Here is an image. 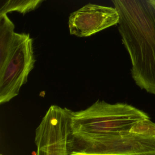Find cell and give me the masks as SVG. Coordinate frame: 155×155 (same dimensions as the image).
I'll return each instance as SVG.
<instances>
[{
  "label": "cell",
  "instance_id": "cell-1",
  "mask_svg": "<svg viewBox=\"0 0 155 155\" xmlns=\"http://www.w3.org/2000/svg\"><path fill=\"white\" fill-rule=\"evenodd\" d=\"M119 15L118 29L130 57L132 77L155 95V0H111Z\"/></svg>",
  "mask_w": 155,
  "mask_h": 155
},
{
  "label": "cell",
  "instance_id": "cell-2",
  "mask_svg": "<svg viewBox=\"0 0 155 155\" xmlns=\"http://www.w3.org/2000/svg\"><path fill=\"white\" fill-rule=\"evenodd\" d=\"M136 107L124 103L97 101L85 110L71 112L72 133L107 135L128 131L136 122L148 119Z\"/></svg>",
  "mask_w": 155,
  "mask_h": 155
},
{
  "label": "cell",
  "instance_id": "cell-3",
  "mask_svg": "<svg viewBox=\"0 0 155 155\" xmlns=\"http://www.w3.org/2000/svg\"><path fill=\"white\" fill-rule=\"evenodd\" d=\"M70 155H147L155 154V137L128 131L107 135L71 134Z\"/></svg>",
  "mask_w": 155,
  "mask_h": 155
},
{
  "label": "cell",
  "instance_id": "cell-4",
  "mask_svg": "<svg viewBox=\"0 0 155 155\" xmlns=\"http://www.w3.org/2000/svg\"><path fill=\"white\" fill-rule=\"evenodd\" d=\"M35 58L33 39L27 33H15L8 59L0 70V103H6L16 96L34 68Z\"/></svg>",
  "mask_w": 155,
  "mask_h": 155
},
{
  "label": "cell",
  "instance_id": "cell-5",
  "mask_svg": "<svg viewBox=\"0 0 155 155\" xmlns=\"http://www.w3.org/2000/svg\"><path fill=\"white\" fill-rule=\"evenodd\" d=\"M72 111L50 107L35 131L36 155H70Z\"/></svg>",
  "mask_w": 155,
  "mask_h": 155
},
{
  "label": "cell",
  "instance_id": "cell-6",
  "mask_svg": "<svg viewBox=\"0 0 155 155\" xmlns=\"http://www.w3.org/2000/svg\"><path fill=\"white\" fill-rule=\"evenodd\" d=\"M119 15L114 7L88 3L71 13L68 18L70 33L88 37L118 24Z\"/></svg>",
  "mask_w": 155,
  "mask_h": 155
},
{
  "label": "cell",
  "instance_id": "cell-7",
  "mask_svg": "<svg viewBox=\"0 0 155 155\" xmlns=\"http://www.w3.org/2000/svg\"><path fill=\"white\" fill-rule=\"evenodd\" d=\"M7 14H0V70L8 59L15 35V25Z\"/></svg>",
  "mask_w": 155,
  "mask_h": 155
},
{
  "label": "cell",
  "instance_id": "cell-8",
  "mask_svg": "<svg viewBox=\"0 0 155 155\" xmlns=\"http://www.w3.org/2000/svg\"><path fill=\"white\" fill-rule=\"evenodd\" d=\"M44 0H9L8 3L1 9L0 14L17 12L25 14L37 8Z\"/></svg>",
  "mask_w": 155,
  "mask_h": 155
},
{
  "label": "cell",
  "instance_id": "cell-9",
  "mask_svg": "<svg viewBox=\"0 0 155 155\" xmlns=\"http://www.w3.org/2000/svg\"><path fill=\"white\" fill-rule=\"evenodd\" d=\"M128 132L136 135L155 137V123L152 122L149 118L141 120L134 124Z\"/></svg>",
  "mask_w": 155,
  "mask_h": 155
},
{
  "label": "cell",
  "instance_id": "cell-10",
  "mask_svg": "<svg viewBox=\"0 0 155 155\" xmlns=\"http://www.w3.org/2000/svg\"><path fill=\"white\" fill-rule=\"evenodd\" d=\"M9 1V0H0V9L2 8Z\"/></svg>",
  "mask_w": 155,
  "mask_h": 155
},
{
  "label": "cell",
  "instance_id": "cell-11",
  "mask_svg": "<svg viewBox=\"0 0 155 155\" xmlns=\"http://www.w3.org/2000/svg\"><path fill=\"white\" fill-rule=\"evenodd\" d=\"M147 155H155V154H147Z\"/></svg>",
  "mask_w": 155,
  "mask_h": 155
}]
</instances>
